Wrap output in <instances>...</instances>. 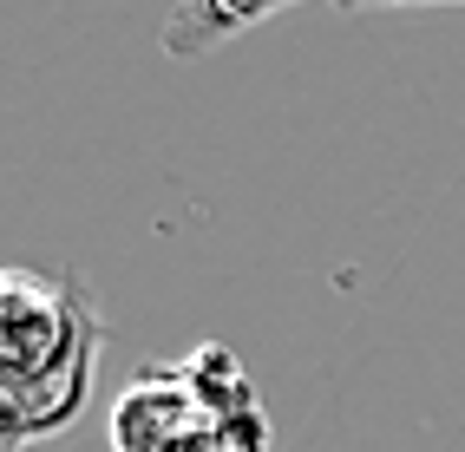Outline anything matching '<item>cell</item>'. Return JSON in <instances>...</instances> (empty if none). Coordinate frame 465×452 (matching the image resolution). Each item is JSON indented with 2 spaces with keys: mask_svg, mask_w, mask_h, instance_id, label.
<instances>
[{
  "mask_svg": "<svg viewBox=\"0 0 465 452\" xmlns=\"http://www.w3.org/2000/svg\"><path fill=\"white\" fill-rule=\"evenodd\" d=\"M269 7H216V0H183V7L164 14V53L177 59V66H197V59H210L223 40L250 34V26H262Z\"/></svg>",
  "mask_w": 465,
  "mask_h": 452,
  "instance_id": "cell-3",
  "label": "cell"
},
{
  "mask_svg": "<svg viewBox=\"0 0 465 452\" xmlns=\"http://www.w3.org/2000/svg\"><path fill=\"white\" fill-rule=\"evenodd\" d=\"M177 374H183V387H191V400L203 407V419H250V413H262L256 407V380L242 374L236 348H223V341H203L191 360H177Z\"/></svg>",
  "mask_w": 465,
  "mask_h": 452,
  "instance_id": "cell-2",
  "label": "cell"
},
{
  "mask_svg": "<svg viewBox=\"0 0 465 452\" xmlns=\"http://www.w3.org/2000/svg\"><path fill=\"white\" fill-rule=\"evenodd\" d=\"M203 427V407L191 400L177 368H151L125 387V400L112 413V452H177Z\"/></svg>",
  "mask_w": 465,
  "mask_h": 452,
  "instance_id": "cell-1",
  "label": "cell"
}]
</instances>
